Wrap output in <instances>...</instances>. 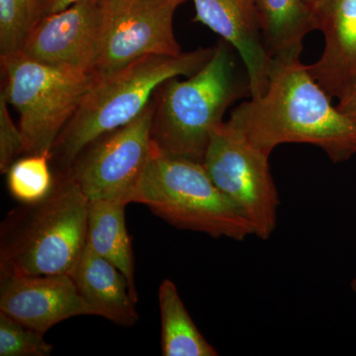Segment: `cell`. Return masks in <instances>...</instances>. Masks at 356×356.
<instances>
[{
    "label": "cell",
    "instance_id": "obj_1",
    "mask_svg": "<svg viewBox=\"0 0 356 356\" xmlns=\"http://www.w3.org/2000/svg\"><path fill=\"white\" fill-rule=\"evenodd\" d=\"M229 120L267 156L288 143L320 147L334 163L356 154V121L332 104L300 57L273 58L266 93L238 105Z\"/></svg>",
    "mask_w": 356,
    "mask_h": 356
},
{
    "label": "cell",
    "instance_id": "obj_2",
    "mask_svg": "<svg viewBox=\"0 0 356 356\" xmlns=\"http://www.w3.org/2000/svg\"><path fill=\"white\" fill-rule=\"evenodd\" d=\"M235 51L228 42H221L193 76L184 81L172 77L159 86L152 126L159 154L203 163L227 109L242 98H252L247 69Z\"/></svg>",
    "mask_w": 356,
    "mask_h": 356
},
{
    "label": "cell",
    "instance_id": "obj_3",
    "mask_svg": "<svg viewBox=\"0 0 356 356\" xmlns=\"http://www.w3.org/2000/svg\"><path fill=\"white\" fill-rule=\"evenodd\" d=\"M214 51L213 47L178 56H147L107 76H96L51 149V161L60 168L58 172H65L95 140L135 120L166 81L196 74Z\"/></svg>",
    "mask_w": 356,
    "mask_h": 356
},
{
    "label": "cell",
    "instance_id": "obj_4",
    "mask_svg": "<svg viewBox=\"0 0 356 356\" xmlns=\"http://www.w3.org/2000/svg\"><path fill=\"white\" fill-rule=\"evenodd\" d=\"M89 200L58 172L51 193L8 213L0 228V271L16 275L72 274L88 236Z\"/></svg>",
    "mask_w": 356,
    "mask_h": 356
},
{
    "label": "cell",
    "instance_id": "obj_5",
    "mask_svg": "<svg viewBox=\"0 0 356 356\" xmlns=\"http://www.w3.org/2000/svg\"><path fill=\"white\" fill-rule=\"evenodd\" d=\"M131 203L147 206L178 229L238 242L254 235L242 212L198 161L156 153L140 177Z\"/></svg>",
    "mask_w": 356,
    "mask_h": 356
},
{
    "label": "cell",
    "instance_id": "obj_6",
    "mask_svg": "<svg viewBox=\"0 0 356 356\" xmlns=\"http://www.w3.org/2000/svg\"><path fill=\"white\" fill-rule=\"evenodd\" d=\"M1 93L19 114L23 154H46L95 83L96 76L41 64L20 55L1 60Z\"/></svg>",
    "mask_w": 356,
    "mask_h": 356
},
{
    "label": "cell",
    "instance_id": "obj_7",
    "mask_svg": "<svg viewBox=\"0 0 356 356\" xmlns=\"http://www.w3.org/2000/svg\"><path fill=\"white\" fill-rule=\"evenodd\" d=\"M231 120L212 134L203 165L214 184L266 241L275 231L280 200L268 163Z\"/></svg>",
    "mask_w": 356,
    "mask_h": 356
},
{
    "label": "cell",
    "instance_id": "obj_8",
    "mask_svg": "<svg viewBox=\"0 0 356 356\" xmlns=\"http://www.w3.org/2000/svg\"><path fill=\"white\" fill-rule=\"evenodd\" d=\"M154 113V98L135 120L86 147L64 172L89 201L131 203L140 177L158 153L152 139Z\"/></svg>",
    "mask_w": 356,
    "mask_h": 356
},
{
    "label": "cell",
    "instance_id": "obj_9",
    "mask_svg": "<svg viewBox=\"0 0 356 356\" xmlns=\"http://www.w3.org/2000/svg\"><path fill=\"white\" fill-rule=\"evenodd\" d=\"M186 0H100L102 30L93 74L104 76L147 56L184 53L173 17Z\"/></svg>",
    "mask_w": 356,
    "mask_h": 356
},
{
    "label": "cell",
    "instance_id": "obj_10",
    "mask_svg": "<svg viewBox=\"0 0 356 356\" xmlns=\"http://www.w3.org/2000/svg\"><path fill=\"white\" fill-rule=\"evenodd\" d=\"M100 30V0H83L44 16L18 55L41 64L93 74Z\"/></svg>",
    "mask_w": 356,
    "mask_h": 356
},
{
    "label": "cell",
    "instance_id": "obj_11",
    "mask_svg": "<svg viewBox=\"0 0 356 356\" xmlns=\"http://www.w3.org/2000/svg\"><path fill=\"white\" fill-rule=\"evenodd\" d=\"M0 313L46 334L77 316H95L70 274L16 275L0 271Z\"/></svg>",
    "mask_w": 356,
    "mask_h": 356
},
{
    "label": "cell",
    "instance_id": "obj_12",
    "mask_svg": "<svg viewBox=\"0 0 356 356\" xmlns=\"http://www.w3.org/2000/svg\"><path fill=\"white\" fill-rule=\"evenodd\" d=\"M194 22L202 23L235 49L247 69L252 98L269 83L273 58L264 44L254 0H193Z\"/></svg>",
    "mask_w": 356,
    "mask_h": 356
},
{
    "label": "cell",
    "instance_id": "obj_13",
    "mask_svg": "<svg viewBox=\"0 0 356 356\" xmlns=\"http://www.w3.org/2000/svg\"><path fill=\"white\" fill-rule=\"evenodd\" d=\"M325 48L309 72L330 97H341L356 79V0H320L312 6Z\"/></svg>",
    "mask_w": 356,
    "mask_h": 356
},
{
    "label": "cell",
    "instance_id": "obj_14",
    "mask_svg": "<svg viewBox=\"0 0 356 356\" xmlns=\"http://www.w3.org/2000/svg\"><path fill=\"white\" fill-rule=\"evenodd\" d=\"M70 275L95 316L124 327L139 320L137 301L124 274L88 245Z\"/></svg>",
    "mask_w": 356,
    "mask_h": 356
},
{
    "label": "cell",
    "instance_id": "obj_15",
    "mask_svg": "<svg viewBox=\"0 0 356 356\" xmlns=\"http://www.w3.org/2000/svg\"><path fill=\"white\" fill-rule=\"evenodd\" d=\"M126 206L121 201H89L86 245L124 274L131 294L138 302L132 242L125 221Z\"/></svg>",
    "mask_w": 356,
    "mask_h": 356
},
{
    "label": "cell",
    "instance_id": "obj_16",
    "mask_svg": "<svg viewBox=\"0 0 356 356\" xmlns=\"http://www.w3.org/2000/svg\"><path fill=\"white\" fill-rule=\"evenodd\" d=\"M264 44L271 58L300 57L315 29L313 11L303 0H254Z\"/></svg>",
    "mask_w": 356,
    "mask_h": 356
},
{
    "label": "cell",
    "instance_id": "obj_17",
    "mask_svg": "<svg viewBox=\"0 0 356 356\" xmlns=\"http://www.w3.org/2000/svg\"><path fill=\"white\" fill-rule=\"evenodd\" d=\"M163 356H217V350L199 332L172 280L159 289Z\"/></svg>",
    "mask_w": 356,
    "mask_h": 356
},
{
    "label": "cell",
    "instance_id": "obj_18",
    "mask_svg": "<svg viewBox=\"0 0 356 356\" xmlns=\"http://www.w3.org/2000/svg\"><path fill=\"white\" fill-rule=\"evenodd\" d=\"M44 0H0V60L20 53L43 18Z\"/></svg>",
    "mask_w": 356,
    "mask_h": 356
},
{
    "label": "cell",
    "instance_id": "obj_19",
    "mask_svg": "<svg viewBox=\"0 0 356 356\" xmlns=\"http://www.w3.org/2000/svg\"><path fill=\"white\" fill-rule=\"evenodd\" d=\"M46 154H27L14 161L7 172L9 192L21 204L40 202L51 193L55 184Z\"/></svg>",
    "mask_w": 356,
    "mask_h": 356
},
{
    "label": "cell",
    "instance_id": "obj_20",
    "mask_svg": "<svg viewBox=\"0 0 356 356\" xmlns=\"http://www.w3.org/2000/svg\"><path fill=\"white\" fill-rule=\"evenodd\" d=\"M53 346L44 334L0 313V356H49Z\"/></svg>",
    "mask_w": 356,
    "mask_h": 356
},
{
    "label": "cell",
    "instance_id": "obj_21",
    "mask_svg": "<svg viewBox=\"0 0 356 356\" xmlns=\"http://www.w3.org/2000/svg\"><path fill=\"white\" fill-rule=\"evenodd\" d=\"M4 95H0V172L7 173L14 161L23 154V137L14 123Z\"/></svg>",
    "mask_w": 356,
    "mask_h": 356
},
{
    "label": "cell",
    "instance_id": "obj_22",
    "mask_svg": "<svg viewBox=\"0 0 356 356\" xmlns=\"http://www.w3.org/2000/svg\"><path fill=\"white\" fill-rule=\"evenodd\" d=\"M337 109L356 121V79L339 98Z\"/></svg>",
    "mask_w": 356,
    "mask_h": 356
},
{
    "label": "cell",
    "instance_id": "obj_23",
    "mask_svg": "<svg viewBox=\"0 0 356 356\" xmlns=\"http://www.w3.org/2000/svg\"><path fill=\"white\" fill-rule=\"evenodd\" d=\"M79 1L83 0H44L43 17L65 10Z\"/></svg>",
    "mask_w": 356,
    "mask_h": 356
},
{
    "label": "cell",
    "instance_id": "obj_24",
    "mask_svg": "<svg viewBox=\"0 0 356 356\" xmlns=\"http://www.w3.org/2000/svg\"><path fill=\"white\" fill-rule=\"evenodd\" d=\"M304 2L307 4V6H309L311 7L315 6L316 3H317L318 1H320V0H303Z\"/></svg>",
    "mask_w": 356,
    "mask_h": 356
},
{
    "label": "cell",
    "instance_id": "obj_25",
    "mask_svg": "<svg viewBox=\"0 0 356 356\" xmlns=\"http://www.w3.org/2000/svg\"><path fill=\"white\" fill-rule=\"evenodd\" d=\"M351 289L356 293V278H355V280H353V282H351Z\"/></svg>",
    "mask_w": 356,
    "mask_h": 356
}]
</instances>
